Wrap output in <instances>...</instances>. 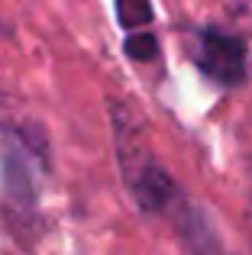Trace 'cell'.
<instances>
[{
	"instance_id": "cell-3",
	"label": "cell",
	"mask_w": 252,
	"mask_h": 255,
	"mask_svg": "<svg viewBox=\"0 0 252 255\" xmlns=\"http://www.w3.org/2000/svg\"><path fill=\"white\" fill-rule=\"evenodd\" d=\"M194 62L210 81L233 87L246 78V42L220 29H201L194 42Z\"/></svg>"
},
{
	"instance_id": "cell-1",
	"label": "cell",
	"mask_w": 252,
	"mask_h": 255,
	"mask_svg": "<svg viewBox=\"0 0 252 255\" xmlns=\"http://www.w3.org/2000/svg\"><path fill=\"white\" fill-rule=\"evenodd\" d=\"M110 129H114V149H117V162H120V174L126 187H129L132 200L145 213L168 210L178 197V187L171 181V174L152 155L149 139H145L139 120L120 100H110Z\"/></svg>"
},
{
	"instance_id": "cell-2",
	"label": "cell",
	"mask_w": 252,
	"mask_h": 255,
	"mask_svg": "<svg viewBox=\"0 0 252 255\" xmlns=\"http://www.w3.org/2000/svg\"><path fill=\"white\" fill-rule=\"evenodd\" d=\"M45 168V139L29 126L0 129V181L13 207L32 213L39 204V178Z\"/></svg>"
},
{
	"instance_id": "cell-4",
	"label": "cell",
	"mask_w": 252,
	"mask_h": 255,
	"mask_svg": "<svg viewBox=\"0 0 252 255\" xmlns=\"http://www.w3.org/2000/svg\"><path fill=\"white\" fill-rule=\"evenodd\" d=\"M175 226L178 236H181L184 249L191 255H223V246L217 239V230L210 226V220L204 217V210H197L194 204L181 200L175 213Z\"/></svg>"
},
{
	"instance_id": "cell-5",
	"label": "cell",
	"mask_w": 252,
	"mask_h": 255,
	"mask_svg": "<svg viewBox=\"0 0 252 255\" xmlns=\"http://www.w3.org/2000/svg\"><path fill=\"white\" fill-rule=\"evenodd\" d=\"M123 29H142L152 23V0H114Z\"/></svg>"
},
{
	"instance_id": "cell-6",
	"label": "cell",
	"mask_w": 252,
	"mask_h": 255,
	"mask_svg": "<svg viewBox=\"0 0 252 255\" xmlns=\"http://www.w3.org/2000/svg\"><path fill=\"white\" fill-rule=\"evenodd\" d=\"M126 55L136 58V62H152L158 55V39L152 32H136V36L126 39Z\"/></svg>"
}]
</instances>
